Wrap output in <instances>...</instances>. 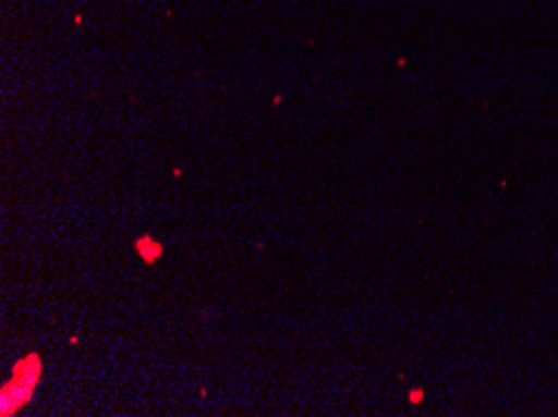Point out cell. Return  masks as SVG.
Instances as JSON below:
<instances>
[{"label": "cell", "instance_id": "2", "mask_svg": "<svg viewBox=\"0 0 558 417\" xmlns=\"http://www.w3.org/2000/svg\"><path fill=\"white\" fill-rule=\"evenodd\" d=\"M135 253H138V258L143 262H148V266H154L160 258H163V245H160L156 237L150 235H141L138 241H135Z\"/></svg>", "mask_w": 558, "mask_h": 417}, {"label": "cell", "instance_id": "1", "mask_svg": "<svg viewBox=\"0 0 558 417\" xmlns=\"http://www.w3.org/2000/svg\"><path fill=\"white\" fill-rule=\"evenodd\" d=\"M40 372H44V363H40L38 353L25 355L23 360L13 368L11 380L3 385V395H0V415L11 417L31 403L36 385L40 382Z\"/></svg>", "mask_w": 558, "mask_h": 417}]
</instances>
